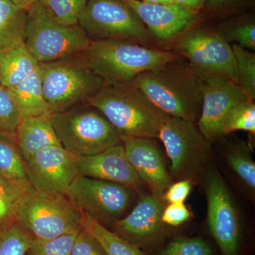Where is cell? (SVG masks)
<instances>
[{
	"mask_svg": "<svg viewBox=\"0 0 255 255\" xmlns=\"http://www.w3.org/2000/svg\"><path fill=\"white\" fill-rule=\"evenodd\" d=\"M131 83L169 117L197 123L202 107V81L190 64L179 58L140 74Z\"/></svg>",
	"mask_w": 255,
	"mask_h": 255,
	"instance_id": "obj_1",
	"label": "cell"
},
{
	"mask_svg": "<svg viewBox=\"0 0 255 255\" xmlns=\"http://www.w3.org/2000/svg\"><path fill=\"white\" fill-rule=\"evenodd\" d=\"M89 103L126 136L158 138L169 117L132 83L105 82Z\"/></svg>",
	"mask_w": 255,
	"mask_h": 255,
	"instance_id": "obj_2",
	"label": "cell"
},
{
	"mask_svg": "<svg viewBox=\"0 0 255 255\" xmlns=\"http://www.w3.org/2000/svg\"><path fill=\"white\" fill-rule=\"evenodd\" d=\"M84 55L92 70L107 83H131L140 74L180 58L174 51L117 39L92 41Z\"/></svg>",
	"mask_w": 255,
	"mask_h": 255,
	"instance_id": "obj_3",
	"label": "cell"
},
{
	"mask_svg": "<svg viewBox=\"0 0 255 255\" xmlns=\"http://www.w3.org/2000/svg\"><path fill=\"white\" fill-rule=\"evenodd\" d=\"M38 70L45 99L52 114L89 103L105 83L92 70L84 53L38 63Z\"/></svg>",
	"mask_w": 255,
	"mask_h": 255,
	"instance_id": "obj_4",
	"label": "cell"
},
{
	"mask_svg": "<svg viewBox=\"0 0 255 255\" xmlns=\"http://www.w3.org/2000/svg\"><path fill=\"white\" fill-rule=\"evenodd\" d=\"M23 42L35 60L44 63L84 53L92 41L78 23H60L38 1L27 9Z\"/></svg>",
	"mask_w": 255,
	"mask_h": 255,
	"instance_id": "obj_5",
	"label": "cell"
},
{
	"mask_svg": "<svg viewBox=\"0 0 255 255\" xmlns=\"http://www.w3.org/2000/svg\"><path fill=\"white\" fill-rule=\"evenodd\" d=\"M52 124L61 145L77 156L96 155L122 143L118 130L90 103L52 114Z\"/></svg>",
	"mask_w": 255,
	"mask_h": 255,
	"instance_id": "obj_6",
	"label": "cell"
},
{
	"mask_svg": "<svg viewBox=\"0 0 255 255\" xmlns=\"http://www.w3.org/2000/svg\"><path fill=\"white\" fill-rule=\"evenodd\" d=\"M15 222L35 239L48 240L82 229V214L66 196L31 187L20 199Z\"/></svg>",
	"mask_w": 255,
	"mask_h": 255,
	"instance_id": "obj_7",
	"label": "cell"
},
{
	"mask_svg": "<svg viewBox=\"0 0 255 255\" xmlns=\"http://www.w3.org/2000/svg\"><path fill=\"white\" fill-rule=\"evenodd\" d=\"M78 24L92 41L125 40L145 46L154 38L122 0H87Z\"/></svg>",
	"mask_w": 255,
	"mask_h": 255,
	"instance_id": "obj_8",
	"label": "cell"
},
{
	"mask_svg": "<svg viewBox=\"0 0 255 255\" xmlns=\"http://www.w3.org/2000/svg\"><path fill=\"white\" fill-rule=\"evenodd\" d=\"M170 159V171L176 179H190L205 168L211 154V141L201 132L197 123L169 117L159 131Z\"/></svg>",
	"mask_w": 255,
	"mask_h": 255,
	"instance_id": "obj_9",
	"label": "cell"
},
{
	"mask_svg": "<svg viewBox=\"0 0 255 255\" xmlns=\"http://www.w3.org/2000/svg\"><path fill=\"white\" fill-rule=\"evenodd\" d=\"M208 226L222 255H241L243 229L232 194L219 170L210 166L204 172Z\"/></svg>",
	"mask_w": 255,
	"mask_h": 255,
	"instance_id": "obj_10",
	"label": "cell"
},
{
	"mask_svg": "<svg viewBox=\"0 0 255 255\" xmlns=\"http://www.w3.org/2000/svg\"><path fill=\"white\" fill-rule=\"evenodd\" d=\"M172 48L196 70L219 74L238 84L232 46L215 30L191 27L172 41Z\"/></svg>",
	"mask_w": 255,
	"mask_h": 255,
	"instance_id": "obj_11",
	"label": "cell"
},
{
	"mask_svg": "<svg viewBox=\"0 0 255 255\" xmlns=\"http://www.w3.org/2000/svg\"><path fill=\"white\" fill-rule=\"evenodd\" d=\"M65 196L81 214L100 223L118 221L132 199L131 189L125 186L79 174Z\"/></svg>",
	"mask_w": 255,
	"mask_h": 255,
	"instance_id": "obj_12",
	"label": "cell"
},
{
	"mask_svg": "<svg viewBox=\"0 0 255 255\" xmlns=\"http://www.w3.org/2000/svg\"><path fill=\"white\" fill-rule=\"evenodd\" d=\"M197 72L202 81V107L197 125L212 142L223 136V122L230 110L239 102L250 100L231 79L219 74Z\"/></svg>",
	"mask_w": 255,
	"mask_h": 255,
	"instance_id": "obj_13",
	"label": "cell"
},
{
	"mask_svg": "<svg viewBox=\"0 0 255 255\" xmlns=\"http://www.w3.org/2000/svg\"><path fill=\"white\" fill-rule=\"evenodd\" d=\"M77 159L61 145L43 149L26 162L28 182L36 191L65 196L78 174Z\"/></svg>",
	"mask_w": 255,
	"mask_h": 255,
	"instance_id": "obj_14",
	"label": "cell"
},
{
	"mask_svg": "<svg viewBox=\"0 0 255 255\" xmlns=\"http://www.w3.org/2000/svg\"><path fill=\"white\" fill-rule=\"evenodd\" d=\"M164 209L159 196H142L130 214L114 223V232L140 250L160 246L167 236L162 221Z\"/></svg>",
	"mask_w": 255,
	"mask_h": 255,
	"instance_id": "obj_15",
	"label": "cell"
},
{
	"mask_svg": "<svg viewBox=\"0 0 255 255\" xmlns=\"http://www.w3.org/2000/svg\"><path fill=\"white\" fill-rule=\"evenodd\" d=\"M140 18L154 38L172 41L195 24L199 12L177 4H157L122 0Z\"/></svg>",
	"mask_w": 255,
	"mask_h": 255,
	"instance_id": "obj_16",
	"label": "cell"
},
{
	"mask_svg": "<svg viewBox=\"0 0 255 255\" xmlns=\"http://www.w3.org/2000/svg\"><path fill=\"white\" fill-rule=\"evenodd\" d=\"M126 157L140 178L150 187L152 194L162 198L172 179L155 139L122 135Z\"/></svg>",
	"mask_w": 255,
	"mask_h": 255,
	"instance_id": "obj_17",
	"label": "cell"
},
{
	"mask_svg": "<svg viewBox=\"0 0 255 255\" xmlns=\"http://www.w3.org/2000/svg\"><path fill=\"white\" fill-rule=\"evenodd\" d=\"M78 174L94 179L117 183L129 189H139L142 182L126 157L123 144L100 153L78 156Z\"/></svg>",
	"mask_w": 255,
	"mask_h": 255,
	"instance_id": "obj_18",
	"label": "cell"
},
{
	"mask_svg": "<svg viewBox=\"0 0 255 255\" xmlns=\"http://www.w3.org/2000/svg\"><path fill=\"white\" fill-rule=\"evenodd\" d=\"M15 138L26 162L35 154L50 146L61 145L52 124V113L23 117Z\"/></svg>",
	"mask_w": 255,
	"mask_h": 255,
	"instance_id": "obj_19",
	"label": "cell"
},
{
	"mask_svg": "<svg viewBox=\"0 0 255 255\" xmlns=\"http://www.w3.org/2000/svg\"><path fill=\"white\" fill-rule=\"evenodd\" d=\"M38 67L23 41L0 50V78L1 85L7 88L21 83Z\"/></svg>",
	"mask_w": 255,
	"mask_h": 255,
	"instance_id": "obj_20",
	"label": "cell"
},
{
	"mask_svg": "<svg viewBox=\"0 0 255 255\" xmlns=\"http://www.w3.org/2000/svg\"><path fill=\"white\" fill-rule=\"evenodd\" d=\"M10 90L23 118L50 112L42 88L38 67L21 83Z\"/></svg>",
	"mask_w": 255,
	"mask_h": 255,
	"instance_id": "obj_21",
	"label": "cell"
},
{
	"mask_svg": "<svg viewBox=\"0 0 255 255\" xmlns=\"http://www.w3.org/2000/svg\"><path fill=\"white\" fill-rule=\"evenodd\" d=\"M26 20L27 10L0 0V50L23 41Z\"/></svg>",
	"mask_w": 255,
	"mask_h": 255,
	"instance_id": "obj_22",
	"label": "cell"
},
{
	"mask_svg": "<svg viewBox=\"0 0 255 255\" xmlns=\"http://www.w3.org/2000/svg\"><path fill=\"white\" fill-rule=\"evenodd\" d=\"M82 228L100 243L107 255H145L140 248L107 229L89 215L82 214Z\"/></svg>",
	"mask_w": 255,
	"mask_h": 255,
	"instance_id": "obj_23",
	"label": "cell"
},
{
	"mask_svg": "<svg viewBox=\"0 0 255 255\" xmlns=\"http://www.w3.org/2000/svg\"><path fill=\"white\" fill-rule=\"evenodd\" d=\"M26 161L15 137L0 132V175L9 182L26 181Z\"/></svg>",
	"mask_w": 255,
	"mask_h": 255,
	"instance_id": "obj_24",
	"label": "cell"
},
{
	"mask_svg": "<svg viewBox=\"0 0 255 255\" xmlns=\"http://www.w3.org/2000/svg\"><path fill=\"white\" fill-rule=\"evenodd\" d=\"M226 158L231 168L246 187L254 192L255 164L248 144L243 140L233 144L228 149Z\"/></svg>",
	"mask_w": 255,
	"mask_h": 255,
	"instance_id": "obj_25",
	"label": "cell"
},
{
	"mask_svg": "<svg viewBox=\"0 0 255 255\" xmlns=\"http://www.w3.org/2000/svg\"><path fill=\"white\" fill-rule=\"evenodd\" d=\"M31 187L28 180L0 183V230L15 222L16 206Z\"/></svg>",
	"mask_w": 255,
	"mask_h": 255,
	"instance_id": "obj_26",
	"label": "cell"
},
{
	"mask_svg": "<svg viewBox=\"0 0 255 255\" xmlns=\"http://www.w3.org/2000/svg\"><path fill=\"white\" fill-rule=\"evenodd\" d=\"M238 86L250 100L255 98V55L253 51L233 43Z\"/></svg>",
	"mask_w": 255,
	"mask_h": 255,
	"instance_id": "obj_27",
	"label": "cell"
},
{
	"mask_svg": "<svg viewBox=\"0 0 255 255\" xmlns=\"http://www.w3.org/2000/svg\"><path fill=\"white\" fill-rule=\"evenodd\" d=\"M236 130H244L255 135V105L254 101L246 100L234 106L223 122V135Z\"/></svg>",
	"mask_w": 255,
	"mask_h": 255,
	"instance_id": "obj_28",
	"label": "cell"
},
{
	"mask_svg": "<svg viewBox=\"0 0 255 255\" xmlns=\"http://www.w3.org/2000/svg\"><path fill=\"white\" fill-rule=\"evenodd\" d=\"M214 30L228 43H236L248 50H255L254 20H240L222 23Z\"/></svg>",
	"mask_w": 255,
	"mask_h": 255,
	"instance_id": "obj_29",
	"label": "cell"
},
{
	"mask_svg": "<svg viewBox=\"0 0 255 255\" xmlns=\"http://www.w3.org/2000/svg\"><path fill=\"white\" fill-rule=\"evenodd\" d=\"M33 236L16 222L0 230V255H26Z\"/></svg>",
	"mask_w": 255,
	"mask_h": 255,
	"instance_id": "obj_30",
	"label": "cell"
},
{
	"mask_svg": "<svg viewBox=\"0 0 255 255\" xmlns=\"http://www.w3.org/2000/svg\"><path fill=\"white\" fill-rule=\"evenodd\" d=\"M157 255H214L203 238L176 236L157 252Z\"/></svg>",
	"mask_w": 255,
	"mask_h": 255,
	"instance_id": "obj_31",
	"label": "cell"
},
{
	"mask_svg": "<svg viewBox=\"0 0 255 255\" xmlns=\"http://www.w3.org/2000/svg\"><path fill=\"white\" fill-rule=\"evenodd\" d=\"M23 119L11 90L0 86V132L15 137L18 124Z\"/></svg>",
	"mask_w": 255,
	"mask_h": 255,
	"instance_id": "obj_32",
	"label": "cell"
},
{
	"mask_svg": "<svg viewBox=\"0 0 255 255\" xmlns=\"http://www.w3.org/2000/svg\"><path fill=\"white\" fill-rule=\"evenodd\" d=\"M80 231L65 233L52 239L33 238L28 253L30 255H70L74 242Z\"/></svg>",
	"mask_w": 255,
	"mask_h": 255,
	"instance_id": "obj_33",
	"label": "cell"
},
{
	"mask_svg": "<svg viewBox=\"0 0 255 255\" xmlns=\"http://www.w3.org/2000/svg\"><path fill=\"white\" fill-rule=\"evenodd\" d=\"M55 17L65 25L78 24L87 0H41Z\"/></svg>",
	"mask_w": 255,
	"mask_h": 255,
	"instance_id": "obj_34",
	"label": "cell"
},
{
	"mask_svg": "<svg viewBox=\"0 0 255 255\" xmlns=\"http://www.w3.org/2000/svg\"><path fill=\"white\" fill-rule=\"evenodd\" d=\"M70 255H107L100 243L82 229L74 242Z\"/></svg>",
	"mask_w": 255,
	"mask_h": 255,
	"instance_id": "obj_35",
	"label": "cell"
},
{
	"mask_svg": "<svg viewBox=\"0 0 255 255\" xmlns=\"http://www.w3.org/2000/svg\"><path fill=\"white\" fill-rule=\"evenodd\" d=\"M191 218V213L184 203L169 204L164 207L162 214L164 224L172 227L181 226Z\"/></svg>",
	"mask_w": 255,
	"mask_h": 255,
	"instance_id": "obj_36",
	"label": "cell"
},
{
	"mask_svg": "<svg viewBox=\"0 0 255 255\" xmlns=\"http://www.w3.org/2000/svg\"><path fill=\"white\" fill-rule=\"evenodd\" d=\"M191 182L190 179H182L171 184L164 194V198L169 204L184 203L190 194Z\"/></svg>",
	"mask_w": 255,
	"mask_h": 255,
	"instance_id": "obj_37",
	"label": "cell"
},
{
	"mask_svg": "<svg viewBox=\"0 0 255 255\" xmlns=\"http://www.w3.org/2000/svg\"><path fill=\"white\" fill-rule=\"evenodd\" d=\"M246 0H206L205 6L211 9H225L238 4Z\"/></svg>",
	"mask_w": 255,
	"mask_h": 255,
	"instance_id": "obj_38",
	"label": "cell"
},
{
	"mask_svg": "<svg viewBox=\"0 0 255 255\" xmlns=\"http://www.w3.org/2000/svg\"><path fill=\"white\" fill-rule=\"evenodd\" d=\"M174 1L175 4L198 12L206 4V0H174Z\"/></svg>",
	"mask_w": 255,
	"mask_h": 255,
	"instance_id": "obj_39",
	"label": "cell"
},
{
	"mask_svg": "<svg viewBox=\"0 0 255 255\" xmlns=\"http://www.w3.org/2000/svg\"><path fill=\"white\" fill-rule=\"evenodd\" d=\"M11 3H13L15 6L21 8V9L27 10L38 1H41V0H9Z\"/></svg>",
	"mask_w": 255,
	"mask_h": 255,
	"instance_id": "obj_40",
	"label": "cell"
},
{
	"mask_svg": "<svg viewBox=\"0 0 255 255\" xmlns=\"http://www.w3.org/2000/svg\"><path fill=\"white\" fill-rule=\"evenodd\" d=\"M143 2L150 3V4H175L174 0H140Z\"/></svg>",
	"mask_w": 255,
	"mask_h": 255,
	"instance_id": "obj_41",
	"label": "cell"
},
{
	"mask_svg": "<svg viewBox=\"0 0 255 255\" xmlns=\"http://www.w3.org/2000/svg\"><path fill=\"white\" fill-rule=\"evenodd\" d=\"M7 182H9V181L6 180L4 178H3L1 175H0V183H5Z\"/></svg>",
	"mask_w": 255,
	"mask_h": 255,
	"instance_id": "obj_42",
	"label": "cell"
},
{
	"mask_svg": "<svg viewBox=\"0 0 255 255\" xmlns=\"http://www.w3.org/2000/svg\"><path fill=\"white\" fill-rule=\"evenodd\" d=\"M1 85V78H0V86Z\"/></svg>",
	"mask_w": 255,
	"mask_h": 255,
	"instance_id": "obj_43",
	"label": "cell"
}]
</instances>
